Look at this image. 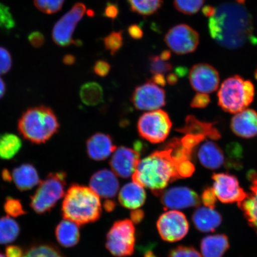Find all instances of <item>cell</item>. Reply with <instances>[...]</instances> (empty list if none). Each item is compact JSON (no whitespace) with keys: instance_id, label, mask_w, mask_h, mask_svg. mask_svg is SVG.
<instances>
[{"instance_id":"1","label":"cell","mask_w":257,"mask_h":257,"mask_svg":"<svg viewBox=\"0 0 257 257\" xmlns=\"http://www.w3.org/2000/svg\"><path fill=\"white\" fill-rule=\"evenodd\" d=\"M211 37L221 47L236 50L248 43L256 44L252 17L244 5L224 3L209 18Z\"/></svg>"},{"instance_id":"2","label":"cell","mask_w":257,"mask_h":257,"mask_svg":"<svg viewBox=\"0 0 257 257\" xmlns=\"http://www.w3.org/2000/svg\"><path fill=\"white\" fill-rule=\"evenodd\" d=\"M176 168L168 150L163 147L140 161L133 175V181L160 196L167 186L179 179Z\"/></svg>"},{"instance_id":"3","label":"cell","mask_w":257,"mask_h":257,"mask_svg":"<svg viewBox=\"0 0 257 257\" xmlns=\"http://www.w3.org/2000/svg\"><path fill=\"white\" fill-rule=\"evenodd\" d=\"M62 211L64 219L77 224L94 223L101 216V201L91 188L73 184L64 196Z\"/></svg>"},{"instance_id":"4","label":"cell","mask_w":257,"mask_h":257,"mask_svg":"<svg viewBox=\"0 0 257 257\" xmlns=\"http://www.w3.org/2000/svg\"><path fill=\"white\" fill-rule=\"evenodd\" d=\"M59 128L55 113L44 105L28 109L18 123V130L22 136L31 143L37 144L46 143Z\"/></svg>"},{"instance_id":"5","label":"cell","mask_w":257,"mask_h":257,"mask_svg":"<svg viewBox=\"0 0 257 257\" xmlns=\"http://www.w3.org/2000/svg\"><path fill=\"white\" fill-rule=\"evenodd\" d=\"M254 86L239 76L225 80L218 92V105L225 111L236 114L245 110L254 97Z\"/></svg>"},{"instance_id":"6","label":"cell","mask_w":257,"mask_h":257,"mask_svg":"<svg viewBox=\"0 0 257 257\" xmlns=\"http://www.w3.org/2000/svg\"><path fill=\"white\" fill-rule=\"evenodd\" d=\"M66 174L64 172L50 173L40 182L31 197V206L38 214L49 211L64 195Z\"/></svg>"},{"instance_id":"7","label":"cell","mask_w":257,"mask_h":257,"mask_svg":"<svg viewBox=\"0 0 257 257\" xmlns=\"http://www.w3.org/2000/svg\"><path fill=\"white\" fill-rule=\"evenodd\" d=\"M136 231L130 219L115 221L106 236L105 247L115 257H127L134 253Z\"/></svg>"},{"instance_id":"8","label":"cell","mask_w":257,"mask_h":257,"mask_svg":"<svg viewBox=\"0 0 257 257\" xmlns=\"http://www.w3.org/2000/svg\"><path fill=\"white\" fill-rule=\"evenodd\" d=\"M172 127L168 114L162 110L146 112L141 115L137 124L140 137L152 144L164 142Z\"/></svg>"},{"instance_id":"9","label":"cell","mask_w":257,"mask_h":257,"mask_svg":"<svg viewBox=\"0 0 257 257\" xmlns=\"http://www.w3.org/2000/svg\"><path fill=\"white\" fill-rule=\"evenodd\" d=\"M86 11V6L83 3H76L56 22L52 32L54 43L62 47H68L73 44L76 46L81 45V42L73 40V35L77 25L82 20Z\"/></svg>"},{"instance_id":"10","label":"cell","mask_w":257,"mask_h":257,"mask_svg":"<svg viewBox=\"0 0 257 257\" xmlns=\"http://www.w3.org/2000/svg\"><path fill=\"white\" fill-rule=\"evenodd\" d=\"M157 228L163 240L175 242L186 236L189 231V223L185 214L181 211H166L159 217Z\"/></svg>"},{"instance_id":"11","label":"cell","mask_w":257,"mask_h":257,"mask_svg":"<svg viewBox=\"0 0 257 257\" xmlns=\"http://www.w3.org/2000/svg\"><path fill=\"white\" fill-rule=\"evenodd\" d=\"M164 40L173 52L182 55L194 52L200 43V36L190 26L180 24L170 29Z\"/></svg>"},{"instance_id":"12","label":"cell","mask_w":257,"mask_h":257,"mask_svg":"<svg viewBox=\"0 0 257 257\" xmlns=\"http://www.w3.org/2000/svg\"><path fill=\"white\" fill-rule=\"evenodd\" d=\"M213 190L218 200L224 204H237L242 201L248 194L240 187L238 180L229 173H214L212 176Z\"/></svg>"},{"instance_id":"13","label":"cell","mask_w":257,"mask_h":257,"mask_svg":"<svg viewBox=\"0 0 257 257\" xmlns=\"http://www.w3.org/2000/svg\"><path fill=\"white\" fill-rule=\"evenodd\" d=\"M131 100L138 110L154 111L165 106L166 94L164 89L149 80L135 89Z\"/></svg>"},{"instance_id":"14","label":"cell","mask_w":257,"mask_h":257,"mask_svg":"<svg viewBox=\"0 0 257 257\" xmlns=\"http://www.w3.org/2000/svg\"><path fill=\"white\" fill-rule=\"evenodd\" d=\"M161 203L166 210L198 207L201 199L192 189L185 186H176L164 191L160 195Z\"/></svg>"},{"instance_id":"15","label":"cell","mask_w":257,"mask_h":257,"mask_svg":"<svg viewBox=\"0 0 257 257\" xmlns=\"http://www.w3.org/2000/svg\"><path fill=\"white\" fill-rule=\"evenodd\" d=\"M189 79L195 91L206 94L216 91L220 82L217 70L207 63H199L193 66L189 72Z\"/></svg>"},{"instance_id":"16","label":"cell","mask_w":257,"mask_h":257,"mask_svg":"<svg viewBox=\"0 0 257 257\" xmlns=\"http://www.w3.org/2000/svg\"><path fill=\"white\" fill-rule=\"evenodd\" d=\"M140 158V154L136 150L120 147L114 151L110 165L115 175L122 178H128L136 172Z\"/></svg>"},{"instance_id":"17","label":"cell","mask_w":257,"mask_h":257,"mask_svg":"<svg viewBox=\"0 0 257 257\" xmlns=\"http://www.w3.org/2000/svg\"><path fill=\"white\" fill-rule=\"evenodd\" d=\"M119 185L116 176L108 169H101L95 172L89 181V188L99 197L107 200L115 197Z\"/></svg>"},{"instance_id":"18","label":"cell","mask_w":257,"mask_h":257,"mask_svg":"<svg viewBox=\"0 0 257 257\" xmlns=\"http://www.w3.org/2000/svg\"><path fill=\"white\" fill-rule=\"evenodd\" d=\"M233 133L241 138H251L257 136V112L245 109L232 118L230 123Z\"/></svg>"},{"instance_id":"19","label":"cell","mask_w":257,"mask_h":257,"mask_svg":"<svg viewBox=\"0 0 257 257\" xmlns=\"http://www.w3.org/2000/svg\"><path fill=\"white\" fill-rule=\"evenodd\" d=\"M116 149L111 137L98 133L89 138L86 143V152L89 158L95 161L107 159Z\"/></svg>"},{"instance_id":"20","label":"cell","mask_w":257,"mask_h":257,"mask_svg":"<svg viewBox=\"0 0 257 257\" xmlns=\"http://www.w3.org/2000/svg\"><path fill=\"white\" fill-rule=\"evenodd\" d=\"M248 179L251 182V194H248L247 197L237 205L243 211L250 227L257 234V173L253 170L249 171Z\"/></svg>"},{"instance_id":"21","label":"cell","mask_w":257,"mask_h":257,"mask_svg":"<svg viewBox=\"0 0 257 257\" xmlns=\"http://www.w3.org/2000/svg\"><path fill=\"white\" fill-rule=\"evenodd\" d=\"M192 220L196 229L201 232H213L220 226L222 217L214 209L199 207L192 214Z\"/></svg>"},{"instance_id":"22","label":"cell","mask_w":257,"mask_h":257,"mask_svg":"<svg viewBox=\"0 0 257 257\" xmlns=\"http://www.w3.org/2000/svg\"><path fill=\"white\" fill-rule=\"evenodd\" d=\"M146 198V192L144 187L134 182L124 185L118 194V201L121 205L133 210L142 207Z\"/></svg>"},{"instance_id":"23","label":"cell","mask_w":257,"mask_h":257,"mask_svg":"<svg viewBox=\"0 0 257 257\" xmlns=\"http://www.w3.org/2000/svg\"><path fill=\"white\" fill-rule=\"evenodd\" d=\"M12 180L19 190H30L40 184L37 170L31 164H23L17 167L12 173Z\"/></svg>"},{"instance_id":"24","label":"cell","mask_w":257,"mask_h":257,"mask_svg":"<svg viewBox=\"0 0 257 257\" xmlns=\"http://www.w3.org/2000/svg\"><path fill=\"white\" fill-rule=\"evenodd\" d=\"M176 130L185 135L201 136L214 140L221 138L219 131L214 127L213 123L199 120L193 115H188L186 118L184 126Z\"/></svg>"},{"instance_id":"25","label":"cell","mask_w":257,"mask_h":257,"mask_svg":"<svg viewBox=\"0 0 257 257\" xmlns=\"http://www.w3.org/2000/svg\"><path fill=\"white\" fill-rule=\"evenodd\" d=\"M198 157L201 165L209 169H219L224 163L223 150L212 141H207L201 145L198 150Z\"/></svg>"},{"instance_id":"26","label":"cell","mask_w":257,"mask_h":257,"mask_svg":"<svg viewBox=\"0 0 257 257\" xmlns=\"http://www.w3.org/2000/svg\"><path fill=\"white\" fill-rule=\"evenodd\" d=\"M200 247L203 257H222L229 248V242L224 234H213L204 237Z\"/></svg>"},{"instance_id":"27","label":"cell","mask_w":257,"mask_h":257,"mask_svg":"<svg viewBox=\"0 0 257 257\" xmlns=\"http://www.w3.org/2000/svg\"><path fill=\"white\" fill-rule=\"evenodd\" d=\"M56 236L60 245L64 248H71L80 240L79 225L72 221L64 219L56 227Z\"/></svg>"},{"instance_id":"28","label":"cell","mask_w":257,"mask_h":257,"mask_svg":"<svg viewBox=\"0 0 257 257\" xmlns=\"http://www.w3.org/2000/svg\"><path fill=\"white\" fill-rule=\"evenodd\" d=\"M22 147L21 138L14 134L0 136V159L11 160L20 152Z\"/></svg>"},{"instance_id":"29","label":"cell","mask_w":257,"mask_h":257,"mask_svg":"<svg viewBox=\"0 0 257 257\" xmlns=\"http://www.w3.org/2000/svg\"><path fill=\"white\" fill-rule=\"evenodd\" d=\"M80 97L83 103L86 105H99L104 100L103 89L98 83H86L80 88Z\"/></svg>"},{"instance_id":"30","label":"cell","mask_w":257,"mask_h":257,"mask_svg":"<svg viewBox=\"0 0 257 257\" xmlns=\"http://www.w3.org/2000/svg\"><path fill=\"white\" fill-rule=\"evenodd\" d=\"M20 227L11 216L0 218V245L11 243L17 239Z\"/></svg>"},{"instance_id":"31","label":"cell","mask_w":257,"mask_h":257,"mask_svg":"<svg viewBox=\"0 0 257 257\" xmlns=\"http://www.w3.org/2000/svg\"><path fill=\"white\" fill-rule=\"evenodd\" d=\"M131 11L142 16L152 15L162 8L163 0H127Z\"/></svg>"},{"instance_id":"32","label":"cell","mask_w":257,"mask_h":257,"mask_svg":"<svg viewBox=\"0 0 257 257\" xmlns=\"http://www.w3.org/2000/svg\"><path fill=\"white\" fill-rule=\"evenodd\" d=\"M22 257H65L60 249L51 243H37L25 250Z\"/></svg>"},{"instance_id":"33","label":"cell","mask_w":257,"mask_h":257,"mask_svg":"<svg viewBox=\"0 0 257 257\" xmlns=\"http://www.w3.org/2000/svg\"><path fill=\"white\" fill-rule=\"evenodd\" d=\"M226 152L227 154V168L236 170L242 168L243 149L240 145L237 143H230L226 148Z\"/></svg>"},{"instance_id":"34","label":"cell","mask_w":257,"mask_h":257,"mask_svg":"<svg viewBox=\"0 0 257 257\" xmlns=\"http://www.w3.org/2000/svg\"><path fill=\"white\" fill-rule=\"evenodd\" d=\"M205 0H174L177 11L186 15H192L200 11Z\"/></svg>"},{"instance_id":"35","label":"cell","mask_w":257,"mask_h":257,"mask_svg":"<svg viewBox=\"0 0 257 257\" xmlns=\"http://www.w3.org/2000/svg\"><path fill=\"white\" fill-rule=\"evenodd\" d=\"M104 44L105 49L114 56L123 46V32L121 31L111 32L104 38Z\"/></svg>"},{"instance_id":"36","label":"cell","mask_w":257,"mask_h":257,"mask_svg":"<svg viewBox=\"0 0 257 257\" xmlns=\"http://www.w3.org/2000/svg\"><path fill=\"white\" fill-rule=\"evenodd\" d=\"M64 0H34L35 7L45 14L52 15L59 12Z\"/></svg>"},{"instance_id":"37","label":"cell","mask_w":257,"mask_h":257,"mask_svg":"<svg viewBox=\"0 0 257 257\" xmlns=\"http://www.w3.org/2000/svg\"><path fill=\"white\" fill-rule=\"evenodd\" d=\"M149 59L150 70L153 75L156 74L164 75L171 71L173 69L171 63L162 60L158 56H151Z\"/></svg>"},{"instance_id":"38","label":"cell","mask_w":257,"mask_h":257,"mask_svg":"<svg viewBox=\"0 0 257 257\" xmlns=\"http://www.w3.org/2000/svg\"><path fill=\"white\" fill-rule=\"evenodd\" d=\"M5 210L9 216L15 217L25 214V211L20 201L8 198L5 204Z\"/></svg>"},{"instance_id":"39","label":"cell","mask_w":257,"mask_h":257,"mask_svg":"<svg viewBox=\"0 0 257 257\" xmlns=\"http://www.w3.org/2000/svg\"><path fill=\"white\" fill-rule=\"evenodd\" d=\"M168 257H202V256L193 247L178 246L170 250Z\"/></svg>"},{"instance_id":"40","label":"cell","mask_w":257,"mask_h":257,"mask_svg":"<svg viewBox=\"0 0 257 257\" xmlns=\"http://www.w3.org/2000/svg\"><path fill=\"white\" fill-rule=\"evenodd\" d=\"M12 66L11 53L6 48L0 47V75L8 73L11 70Z\"/></svg>"},{"instance_id":"41","label":"cell","mask_w":257,"mask_h":257,"mask_svg":"<svg viewBox=\"0 0 257 257\" xmlns=\"http://www.w3.org/2000/svg\"><path fill=\"white\" fill-rule=\"evenodd\" d=\"M176 172L179 179L189 178L195 172V166L190 160H185L176 166Z\"/></svg>"},{"instance_id":"42","label":"cell","mask_w":257,"mask_h":257,"mask_svg":"<svg viewBox=\"0 0 257 257\" xmlns=\"http://www.w3.org/2000/svg\"><path fill=\"white\" fill-rule=\"evenodd\" d=\"M205 137L201 136H193V135H185L181 138V142L186 149L193 153L198 145L203 141Z\"/></svg>"},{"instance_id":"43","label":"cell","mask_w":257,"mask_h":257,"mask_svg":"<svg viewBox=\"0 0 257 257\" xmlns=\"http://www.w3.org/2000/svg\"><path fill=\"white\" fill-rule=\"evenodd\" d=\"M200 199L205 207L214 209L216 206L217 197L213 188H205L202 193Z\"/></svg>"},{"instance_id":"44","label":"cell","mask_w":257,"mask_h":257,"mask_svg":"<svg viewBox=\"0 0 257 257\" xmlns=\"http://www.w3.org/2000/svg\"><path fill=\"white\" fill-rule=\"evenodd\" d=\"M210 98L206 94L198 93L193 98L191 102V106L192 108H204L210 104Z\"/></svg>"},{"instance_id":"45","label":"cell","mask_w":257,"mask_h":257,"mask_svg":"<svg viewBox=\"0 0 257 257\" xmlns=\"http://www.w3.org/2000/svg\"><path fill=\"white\" fill-rule=\"evenodd\" d=\"M110 64L105 60H99L95 62L93 70L96 75L105 77L110 71Z\"/></svg>"},{"instance_id":"46","label":"cell","mask_w":257,"mask_h":257,"mask_svg":"<svg viewBox=\"0 0 257 257\" xmlns=\"http://www.w3.org/2000/svg\"><path fill=\"white\" fill-rule=\"evenodd\" d=\"M0 24L8 28L14 26V19H13L8 8L2 4H0Z\"/></svg>"},{"instance_id":"47","label":"cell","mask_w":257,"mask_h":257,"mask_svg":"<svg viewBox=\"0 0 257 257\" xmlns=\"http://www.w3.org/2000/svg\"><path fill=\"white\" fill-rule=\"evenodd\" d=\"M119 14V9L117 5L114 3H108L106 5L103 15L104 17L114 20Z\"/></svg>"},{"instance_id":"48","label":"cell","mask_w":257,"mask_h":257,"mask_svg":"<svg viewBox=\"0 0 257 257\" xmlns=\"http://www.w3.org/2000/svg\"><path fill=\"white\" fill-rule=\"evenodd\" d=\"M29 41L35 47H40L43 46L45 38L44 35L40 32H35L29 36Z\"/></svg>"},{"instance_id":"49","label":"cell","mask_w":257,"mask_h":257,"mask_svg":"<svg viewBox=\"0 0 257 257\" xmlns=\"http://www.w3.org/2000/svg\"><path fill=\"white\" fill-rule=\"evenodd\" d=\"M128 34L134 40H141L144 36V32L139 26L134 24L128 28Z\"/></svg>"},{"instance_id":"50","label":"cell","mask_w":257,"mask_h":257,"mask_svg":"<svg viewBox=\"0 0 257 257\" xmlns=\"http://www.w3.org/2000/svg\"><path fill=\"white\" fill-rule=\"evenodd\" d=\"M6 257H22L24 250L21 247L16 245H10L6 249Z\"/></svg>"},{"instance_id":"51","label":"cell","mask_w":257,"mask_h":257,"mask_svg":"<svg viewBox=\"0 0 257 257\" xmlns=\"http://www.w3.org/2000/svg\"><path fill=\"white\" fill-rule=\"evenodd\" d=\"M131 217L132 221L134 224H139L143 221L144 217V213L143 210L140 209H137V210H134L131 212Z\"/></svg>"},{"instance_id":"52","label":"cell","mask_w":257,"mask_h":257,"mask_svg":"<svg viewBox=\"0 0 257 257\" xmlns=\"http://www.w3.org/2000/svg\"><path fill=\"white\" fill-rule=\"evenodd\" d=\"M149 81L153 82L154 84L158 86H164L166 84V79L162 74H156L154 75Z\"/></svg>"},{"instance_id":"53","label":"cell","mask_w":257,"mask_h":257,"mask_svg":"<svg viewBox=\"0 0 257 257\" xmlns=\"http://www.w3.org/2000/svg\"><path fill=\"white\" fill-rule=\"evenodd\" d=\"M216 11V8L212 7V6H206L202 9V13L205 16L208 18L211 17L214 14Z\"/></svg>"},{"instance_id":"54","label":"cell","mask_w":257,"mask_h":257,"mask_svg":"<svg viewBox=\"0 0 257 257\" xmlns=\"http://www.w3.org/2000/svg\"><path fill=\"white\" fill-rule=\"evenodd\" d=\"M166 81L170 85H175L178 81V77L175 73H170L167 76Z\"/></svg>"},{"instance_id":"55","label":"cell","mask_w":257,"mask_h":257,"mask_svg":"<svg viewBox=\"0 0 257 257\" xmlns=\"http://www.w3.org/2000/svg\"><path fill=\"white\" fill-rule=\"evenodd\" d=\"M115 202L110 200H107L104 202V207L105 210L108 212H110L114 210L115 207Z\"/></svg>"},{"instance_id":"56","label":"cell","mask_w":257,"mask_h":257,"mask_svg":"<svg viewBox=\"0 0 257 257\" xmlns=\"http://www.w3.org/2000/svg\"><path fill=\"white\" fill-rule=\"evenodd\" d=\"M187 69L185 67H178L175 69V74L178 76V78H181V77H184L186 73H187Z\"/></svg>"},{"instance_id":"57","label":"cell","mask_w":257,"mask_h":257,"mask_svg":"<svg viewBox=\"0 0 257 257\" xmlns=\"http://www.w3.org/2000/svg\"><path fill=\"white\" fill-rule=\"evenodd\" d=\"M171 51L169 50H165L162 51V53H161L160 56L159 57L161 59H162L163 61H165V62H167V61L169 60L170 59V57H171Z\"/></svg>"},{"instance_id":"58","label":"cell","mask_w":257,"mask_h":257,"mask_svg":"<svg viewBox=\"0 0 257 257\" xmlns=\"http://www.w3.org/2000/svg\"><path fill=\"white\" fill-rule=\"evenodd\" d=\"M6 91V86L4 80L0 77V99L5 95Z\"/></svg>"},{"instance_id":"59","label":"cell","mask_w":257,"mask_h":257,"mask_svg":"<svg viewBox=\"0 0 257 257\" xmlns=\"http://www.w3.org/2000/svg\"><path fill=\"white\" fill-rule=\"evenodd\" d=\"M63 61L64 63L71 65L75 62V57L72 55H67L64 57Z\"/></svg>"},{"instance_id":"60","label":"cell","mask_w":257,"mask_h":257,"mask_svg":"<svg viewBox=\"0 0 257 257\" xmlns=\"http://www.w3.org/2000/svg\"><path fill=\"white\" fill-rule=\"evenodd\" d=\"M3 177L5 181H11L12 180V175L10 174V172L8 170H5V171L3 172Z\"/></svg>"},{"instance_id":"61","label":"cell","mask_w":257,"mask_h":257,"mask_svg":"<svg viewBox=\"0 0 257 257\" xmlns=\"http://www.w3.org/2000/svg\"><path fill=\"white\" fill-rule=\"evenodd\" d=\"M87 15L89 16V17H93L94 16V12L92 11V10H89L87 11Z\"/></svg>"},{"instance_id":"62","label":"cell","mask_w":257,"mask_h":257,"mask_svg":"<svg viewBox=\"0 0 257 257\" xmlns=\"http://www.w3.org/2000/svg\"><path fill=\"white\" fill-rule=\"evenodd\" d=\"M245 1H246V0H236V2L240 3V4H242V5L245 4Z\"/></svg>"},{"instance_id":"63","label":"cell","mask_w":257,"mask_h":257,"mask_svg":"<svg viewBox=\"0 0 257 257\" xmlns=\"http://www.w3.org/2000/svg\"><path fill=\"white\" fill-rule=\"evenodd\" d=\"M255 79L257 80V69H256L255 73Z\"/></svg>"},{"instance_id":"64","label":"cell","mask_w":257,"mask_h":257,"mask_svg":"<svg viewBox=\"0 0 257 257\" xmlns=\"http://www.w3.org/2000/svg\"><path fill=\"white\" fill-rule=\"evenodd\" d=\"M0 257H6V255H3V253H0Z\"/></svg>"}]
</instances>
